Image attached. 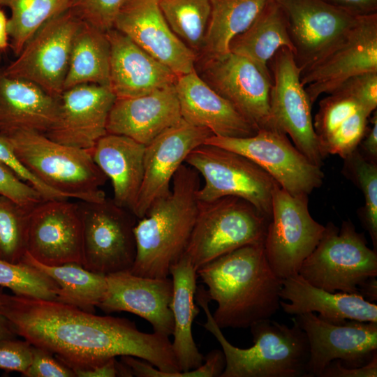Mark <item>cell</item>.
I'll return each instance as SVG.
<instances>
[{"label":"cell","instance_id":"cell-1","mask_svg":"<svg viewBox=\"0 0 377 377\" xmlns=\"http://www.w3.org/2000/svg\"><path fill=\"white\" fill-rule=\"evenodd\" d=\"M0 313L17 335L50 352L73 371L128 355L158 369L161 377L180 372L168 337L143 332L124 318L97 316L56 300L3 291L0 293Z\"/></svg>","mask_w":377,"mask_h":377},{"label":"cell","instance_id":"cell-2","mask_svg":"<svg viewBox=\"0 0 377 377\" xmlns=\"http://www.w3.org/2000/svg\"><path fill=\"white\" fill-rule=\"evenodd\" d=\"M197 275L217 304L212 314L221 328H248L279 309L282 279L272 269L264 244L240 247L203 265Z\"/></svg>","mask_w":377,"mask_h":377},{"label":"cell","instance_id":"cell-3","mask_svg":"<svg viewBox=\"0 0 377 377\" xmlns=\"http://www.w3.org/2000/svg\"><path fill=\"white\" fill-rule=\"evenodd\" d=\"M200 176L186 164L173 177L170 192L155 200L134 226L135 275L166 279L184 254L199 209Z\"/></svg>","mask_w":377,"mask_h":377},{"label":"cell","instance_id":"cell-4","mask_svg":"<svg viewBox=\"0 0 377 377\" xmlns=\"http://www.w3.org/2000/svg\"><path fill=\"white\" fill-rule=\"evenodd\" d=\"M195 302L207 318L201 325L220 343L226 358L221 377H308L309 346L304 332L293 318L292 327L271 318L251 327L253 345L240 348L232 345L210 312L211 301L203 286L197 287Z\"/></svg>","mask_w":377,"mask_h":377},{"label":"cell","instance_id":"cell-5","mask_svg":"<svg viewBox=\"0 0 377 377\" xmlns=\"http://www.w3.org/2000/svg\"><path fill=\"white\" fill-rule=\"evenodd\" d=\"M20 162L40 182L68 198L99 202L106 176L89 151L57 142L44 133L15 131L0 134Z\"/></svg>","mask_w":377,"mask_h":377},{"label":"cell","instance_id":"cell-6","mask_svg":"<svg viewBox=\"0 0 377 377\" xmlns=\"http://www.w3.org/2000/svg\"><path fill=\"white\" fill-rule=\"evenodd\" d=\"M269 222L251 204L237 197L199 201L184 255L198 270L240 247L264 244Z\"/></svg>","mask_w":377,"mask_h":377},{"label":"cell","instance_id":"cell-7","mask_svg":"<svg viewBox=\"0 0 377 377\" xmlns=\"http://www.w3.org/2000/svg\"><path fill=\"white\" fill-rule=\"evenodd\" d=\"M298 274L329 292L358 294L367 279L377 276V251L369 248L364 235L357 232L350 221H343L341 228L328 222Z\"/></svg>","mask_w":377,"mask_h":377},{"label":"cell","instance_id":"cell-8","mask_svg":"<svg viewBox=\"0 0 377 377\" xmlns=\"http://www.w3.org/2000/svg\"><path fill=\"white\" fill-rule=\"evenodd\" d=\"M185 163L203 179L197 192L200 202L237 197L270 221L272 191L276 182L256 163L235 151L207 144L192 150Z\"/></svg>","mask_w":377,"mask_h":377},{"label":"cell","instance_id":"cell-9","mask_svg":"<svg viewBox=\"0 0 377 377\" xmlns=\"http://www.w3.org/2000/svg\"><path fill=\"white\" fill-rule=\"evenodd\" d=\"M82 222V266L108 275L129 271L135 258V216L112 200L78 203Z\"/></svg>","mask_w":377,"mask_h":377},{"label":"cell","instance_id":"cell-10","mask_svg":"<svg viewBox=\"0 0 377 377\" xmlns=\"http://www.w3.org/2000/svg\"><path fill=\"white\" fill-rule=\"evenodd\" d=\"M308 201L307 195H292L275 184L264 249L272 269L281 279L298 273L325 230L311 216Z\"/></svg>","mask_w":377,"mask_h":377},{"label":"cell","instance_id":"cell-11","mask_svg":"<svg viewBox=\"0 0 377 377\" xmlns=\"http://www.w3.org/2000/svg\"><path fill=\"white\" fill-rule=\"evenodd\" d=\"M204 144L244 156L292 195H309L323 182L324 174L320 167L306 158L290 142L288 135L277 128L259 129L246 138L212 135Z\"/></svg>","mask_w":377,"mask_h":377},{"label":"cell","instance_id":"cell-12","mask_svg":"<svg viewBox=\"0 0 377 377\" xmlns=\"http://www.w3.org/2000/svg\"><path fill=\"white\" fill-rule=\"evenodd\" d=\"M82 20L69 8L44 24L2 71L31 82L58 98L64 91L75 34Z\"/></svg>","mask_w":377,"mask_h":377},{"label":"cell","instance_id":"cell-13","mask_svg":"<svg viewBox=\"0 0 377 377\" xmlns=\"http://www.w3.org/2000/svg\"><path fill=\"white\" fill-rule=\"evenodd\" d=\"M377 72V13L357 15L338 42L301 72L300 80L313 105L349 78Z\"/></svg>","mask_w":377,"mask_h":377},{"label":"cell","instance_id":"cell-14","mask_svg":"<svg viewBox=\"0 0 377 377\" xmlns=\"http://www.w3.org/2000/svg\"><path fill=\"white\" fill-rule=\"evenodd\" d=\"M272 75L269 108L276 128L289 135L296 148L320 167L325 155L314 131L311 105L300 80L293 54L279 50L269 63Z\"/></svg>","mask_w":377,"mask_h":377},{"label":"cell","instance_id":"cell-15","mask_svg":"<svg viewBox=\"0 0 377 377\" xmlns=\"http://www.w3.org/2000/svg\"><path fill=\"white\" fill-rule=\"evenodd\" d=\"M294 319L304 332L309 346L308 377L320 376L331 362L346 367L364 365L376 353L377 323L346 320L332 323L314 313Z\"/></svg>","mask_w":377,"mask_h":377},{"label":"cell","instance_id":"cell-16","mask_svg":"<svg viewBox=\"0 0 377 377\" xmlns=\"http://www.w3.org/2000/svg\"><path fill=\"white\" fill-rule=\"evenodd\" d=\"M204 75L202 78L257 130L276 128L269 108L272 80L251 61L231 52L207 57Z\"/></svg>","mask_w":377,"mask_h":377},{"label":"cell","instance_id":"cell-17","mask_svg":"<svg viewBox=\"0 0 377 377\" xmlns=\"http://www.w3.org/2000/svg\"><path fill=\"white\" fill-rule=\"evenodd\" d=\"M276 1L286 16L293 56L302 71L325 54L357 15L325 0Z\"/></svg>","mask_w":377,"mask_h":377},{"label":"cell","instance_id":"cell-18","mask_svg":"<svg viewBox=\"0 0 377 377\" xmlns=\"http://www.w3.org/2000/svg\"><path fill=\"white\" fill-rule=\"evenodd\" d=\"M27 253L46 265H82V222L78 204L68 199L43 200L30 212Z\"/></svg>","mask_w":377,"mask_h":377},{"label":"cell","instance_id":"cell-19","mask_svg":"<svg viewBox=\"0 0 377 377\" xmlns=\"http://www.w3.org/2000/svg\"><path fill=\"white\" fill-rule=\"evenodd\" d=\"M116 98L107 85L84 84L64 90L58 97L56 119L45 135L90 151L108 133V116Z\"/></svg>","mask_w":377,"mask_h":377},{"label":"cell","instance_id":"cell-20","mask_svg":"<svg viewBox=\"0 0 377 377\" xmlns=\"http://www.w3.org/2000/svg\"><path fill=\"white\" fill-rule=\"evenodd\" d=\"M212 135L208 129L182 119L145 145L143 179L133 211L137 219L145 216L155 200L170 192L173 177L188 155Z\"/></svg>","mask_w":377,"mask_h":377},{"label":"cell","instance_id":"cell-21","mask_svg":"<svg viewBox=\"0 0 377 377\" xmlns=\"http://www.w3.org/2000/svg\"><path fill=\"white\" fill-rule=\"evenodd\" d=\"M160 0H126L114 29L128 36L177 76L195 70L196 53L171 30L159 6Z\"/></svg>","mask_w":377,"mask_h":377},{"label":"cell","instance_id":"cell-22","mask_svg":"<svg viewBox=\"0 0 377 377\" xmlns=\"http://www.w3.org/2000/svg\"><path fill=\"white\" fill-rule=\"evenodd\" d=\"M106 280L107 293L97 307L108 313H134L147 320L154 332L168 337L172 334V279L141 276L122 271L106 275Z\"/></svg>","mask_w":377,"mask_h":377},{"label":"cell","instance_id":"cell-23","mask_svg":"<svg viewBox=\"0 0 377 377\" xmlns=\"http://www.w3.org/2000/svg\"><path fill=\"white\" fill-rule=\"evenodd\" d=\"M110 44V87L117 98H133L175 84L177 75L168 66L112 29Z\"/></svg>","mask_w":377,"mask_h":377},{"label":"cell","instance_id":"cell-24","mask_svg":"<svg viewBox=\"0 0 377 377\" xmlns=\"http://www.w3.org/2000/svg\"><path fill=\"white\" fill-rule=\"evenodd\" d=\"M175 87L182 117L186 122L223 137L246 138L258 131L228 101L200 77L195 69L177 76Z\"/></svg>","mask_w":377,"mask_h":377},{"label":"cell","instance_id":"cell-25","mask_svg":"<svg viewBox=\"0 0 377 377\" xmlns=\"http://www.w3.org/2000/svg\"><path fill=\"white\" fill-rule=\"evenodd\" d=\"M182 119L175 84L133 98H116L107 133L148 145Z\"/></svg>","mask_w":377,"mask_h":377},{"label":"cell","instance_id":"cell-26","mask_svg":"<svg viewBox=\"0 0 377 377\" xmlns=\"http://www.w3.org/2000/svg\"><path fill=\"white\" fill-rule=\"evenodd\" d=\"M280 307L289 315L319 313L332 323L346 320L377 323V305L357 293H331L315 286L298 273L282 279Z\"/></svg>","mask_w":377,"mask_h":377},{"label":"cell","instance_id":"cell-27","mask_svg":"<svg viewBox=\"0 0 377 377\" xmlns=\"http://www.w3.org/2000/svg\"><path fill=\"white\" fill-rule=\"evenodd\" d=\"M145 145L124 135L107 133L90 151L113 189V202L132 214L144 174Z\"/></svg>","mask_w":377,"mask_h":377},{"label":"cell","instance_id":"cell-28","mask_svg":"<svg viewBox=\"0 0 377 377\" xmlns=\"http://www.w3.org/2000/svg\"><path fill=\"white\" fill-rule=\"evenodd\" d=\"M58 98L37 84L0 71V134L31 131L45 134L53 125Z\"/></svg>","mask_w":377,"mask_h":377},{"label":"cell","instance_id":"cell-29","mask_svg":"<svg viewBox=\"0 0 377 377\" xmlns=\"http://www.w3.org/2000/svg\"><path fill=\"white\" fill-rule=\"evenodd\" d=\"M172 281L171 310L173 315L172 352L180 371L200 367L204 357L193 337L192 325L200 312L195 304L197 270L189 258L183 255L170 269Z\"/></svg>","mask_w":377,"mask_h":377},{"label":"cell","instance_id":"cell-30","mask_svg":"<svg viewBox=\"0 0 377 377\" xmlns=\"http://www.w3.org/2000/svg\"><path fill=\"white\" fill-rule=\"evenodd\" d=\"M282 47L294 54L286 16L276 0H267L249 27L229 45L230 52L247 58L271 79L269 63Z\"/></svg>","mask_w":377,"mask_h":377},{"label":"cell","instance_id":"cell-31","mask_svg":"<svg viewBox=\"0 0 377 377\" xmlns=\"http://www.w3.org/2000/svg\"><path fill=\"white\" fill-rule=\"evenodd\" d=\"M110 54L106 34L82 21L73 40L64 90L84 84L109 86Z\"/></svg>","mask_w":377,"mask_h":377},{"label":"cell","instance_id":"cell-32","mask_svg":"<svg viewBox=\"0 0 377 377\" xmlns=\"http://www.w3.org/2000/svg\"><path fill=\"white\" fill-rule=\"evenodd\" d=\"M22 260L38 269L57 283L60 288L58 302L94 313L95 306H98L106 295V276L91 272L80 263L46 265L36 260L27 252Z\"/></svg>","mask_w":377,"mask_h":377},{"label":"cell","instance_id":"cell-33","mask_svg":"<svg viewBox=\"0 0 377 377\" xmlns=\"http://www.w3.org/2000/svg\"><path fill=\"white\" fill-rule=\"evenodd\" d=\"M210 17L203 50L207 57L230 52L231 40L252 24L267 0H209Z\"/></svg>","mask_w":377,"mask_h":377},{"label":"cell","instance_id":"cell-34","mask_svg":"<svg viewBox=\"0 0 377 377\" xmlns=\"http://www.w3.org/2000/svg\"><path fill=\"white\" fill-rule=\"evenodd\" d=\"M73 0H0L10 10L8 34L17 56L27 41L47 21L72 6Z\"/></svg>","mask_w":377,"mask_h":377},{"label":"cell","instance_id":"cell-35","mask_svg":"<svg viewBox=\"0 0 377 377\" xmlns=\"http://www.w3.org/2000/svg\"><path fill=\"white\" fill-rule=\"evenodd\" d=\"M173 33L195 53L203 48L211 13L209 0H160Z\"/></svg>","mask_w":377,"mask_h":377},{"label":"cell","instance_id":"cell-36","mask_svg":"<svg viewBox=\"0 0 377 377\" xmlns=\"http://www.w3.org/2000/svg\"><path fill=\"white\" fill-rule=\"evenodd\" d=\"M31 209L0 195L1 259L17 263L25 256Z\"/></svg>","mask_w":377,"mask_h":377},{"label":"cell","instance_id":"cell-37","mask_svg":"<svg viewBox=\"0 0 377 377\" xmlns=\"http://www.w3.org/2000/svg\"><path fill=\"white\" fill-rule=\"evenodd\" d=\"M0 286L10 289L16 295L56 301L60 290L53 279L30 264L1 258Z\"/></svg>","mask_w":377,"mask_h":377},{"label":"cell","instance_id":"cell-38","mask_svg":"<svg viewBox=\"0 0 377 377\" xmlns=\"http://www.w3.org/2000/svg\"><path fill=\"white\" fill-rule=\"evenodd\" d=\"M345 159L346 172L352 177L364 197L362 221L369 232L374 250L377 248V164L355 149Z\"/></svg>","mask_w":377,"mask_h":377},{"label":"cell","instance_id":"cell-39","mask_svg":"<svg viewBox=\"0 0 377 377\" xmlns=\"http://www.w3.org/2000/svg\"><path fill=\"white\" fill-rule=\"evenodd\" d=\"M360 109L358 103L341 90H336L323 98L319 103V108L313 121L320 146L343 121Z\"/></svg>","mask_w":377,"mask_h":377},{"label":"cell","instance_id":"cell-40","mask_svg":"<svg viewBox=\"0 0 377 377\" xmlns=\"http://www.w3.org/2000/svg\"><path fill=\"white\" fill-rule=\"evenodd\" d=\"M369 116L360 109L343 121L321 144L324 154L346 158L357 149L367 130Z\"/></svg>","mask_w":377,"mask_h":377},{"label":"cell","instance_id":"cell-41","mask_svg":"<svg viewBox=\"0 0 377 377\" xmlns=\"http://www.w3.org/2000/svg\"><path fill=\"white\" fill-rule=\"evenodd\" d=\"M126 0H73L72 8L80 19L103 32L114 28Z\"/></svg>","mask_w":377,"mask_h":377},{"label":"cell","instance_id":"cell-42","mask_svg":"<svg viewBox=\"0 0 377 377\" xmlns=\"http://www.w3.org/2000/svg\"><path fill=\"white\" fill-rule=\"evenodd\" d=\"M336 90H341L352 96L368 116L370 117L376 110L377 72H366L355 75Z\"/></svg>","mask_w":377,"mask_h":377},{"label":"cell","instance_id":"cell-43","mask_svg":"<svg viewBox=\"0 0 377 377\" xmlns=\"http://www.w3.org/2000/svg\"><path fill=\"white\" fill-rule=\"evenodd\" d=\"M0 195L30 209L45 200L37 190L20 179L12 170L1 163Z\"/></svg>","mask_w":377,"mask_h":377},{"label":"cell","instance_id":"cell-44","mask_svg":"<svg viewBox=\"0 0 377 377\" xmlns=\"http://www.w3.org/2000/svg\"><path fill=\"white\" fill-rule=\"evenodd\" d=\"M0 163L12 170L20 179L37 190L44 200L68 199L36 178L20 162L8 142L0 135Z\"/></svg>","mask_w":377,"mask_h":377},{"label":"cell","instance_id":"cell-45","mask_svg":"<svg viewBox=\"0 0 377 377\" xmlns=\"http://www.w3.org/2000/svg\"><path fill=\"white\" fill-rule=\"evenodd\" d=\"M31 345L28 341L0 339V369L17 371L23 376L32 360Z\"/></svg>","mask_w":377,"mask_h":377},{"label":"cell","instance_id":"cell-46","mask_svg":"<svg viewBox=\"0 0 377 377\" xmlns=\"http://www.w3.org/2000/svg\"><path fill=\"white\" fill-rule=\"evenodd\" d=\"M25 377H75L74 371L50 352L33 346L32 360Z\"/></svg>","mask_w":377,"mask_h":377},{"label":"cell","instance_id":"cell-47","mask_svg":"<svg viewBox=\"0 0 377 377\" xmlns=\"http://www.w3.org/2000/svg\"><path fill=\"white\" fill-rule=\"evenodd\" d=\"M377 353L364 365L346 367L339 360L331 362L322 371L320 377H376Z\"/></svg>","mask_w":377,"mask_h":377},{"label":"cell","instance_id":"cell-48","mask_svg":"<svg viewBox=\"0 0 377 377\" xmlns=\"http://www.w3.org/2000/svg\"><path fill=\"white\" fill-rule=\"evenodd\" d=\"M75 376L79 377H116L133 376L130 368L121 361L118 362L116 357L95 367L74 371Z\"/></svg>","mask_w":377,"mask_h":377},{"label":"cell","instance_id":"cell-49","mask_svg":"<svg viewBox=\"0 0 377 377\" xmlns=\"http://www.w3.org/2000/svg\"><path fill=\"white\" fill-rule=\"evenodd\" d=\"M371 127L364 134L360 143V152L369 161L377 163V114L376 110L370 119Z\"/></svg>","mask_w":377,"mask_h":377},{"label":"cell","instance_id":"cell-50","mask_svg":"<svg viewBox=\"0 0 377 377\" xmlns=\"http://www.w3.org/2000/svg\"><path fill=\"white\" fill-rule=\"evenodd\" d=\"M355 15L376 13L377 0H325Z\"/></svg>","mask_w":377,"mask_h":377},{"label":"cell","instance_id":"cell-51","mask_svg":"<svg viewBox=\"0 0 377 377\" xmlns=\"http://www.w3.org/2000/svg\"><path fill=\"white\" fill-rule=\"evenodd\" d=\"M377 276L367 279L358 288V294L365 300L374 303L377 300Z\"/></svg>","mask_w":377,"mask_h":377},{"label":"cell","instance_id":"cell-52","mask_svg":"<svg viewBox=\"0 0 377 377\" xmlns=\"http://www.w3.org/2000/svg\"><path fill=\"white\" fill-rule=\"evenodd\" d=\"M1 291L3 289L0 286V293ZM17 336V334L10 322L0 313V339H15Z\"/></svg>","mask_w":377,"mask_h":377},{"label":"cell","instance_id":"cell-53","mask_svg":"<svg viewBox=\"0 0 377 377\" xmlns=\"http://www.w3.org/2000/svg\"><path fill=\"white\" fill-rule=\"evenodd\" d=\"M8 19L0 8V50H4L8 45Z\"/></svg>","mask_w":377,"mask_h":377},{"label":"cell","instance_id":"cell-54","mask_svg":"<svg viewBox=\"0 0 377 377\" xmlns=\"http://www.w3.org/2000/svg\"><path fill=\"white\" fill-rule=\"evenodd\" d=\"M126 357H127V356H124V357L122 358V361H123L124 363V361L123 360H124V358H125ZM132 357H133V356H132ZM124 364H125V363H124ZM184 374H185V373H184ZM184 377H185V376H184Z\"/></svg>","mask_w":377,"mask_h":377}]
</instances>
